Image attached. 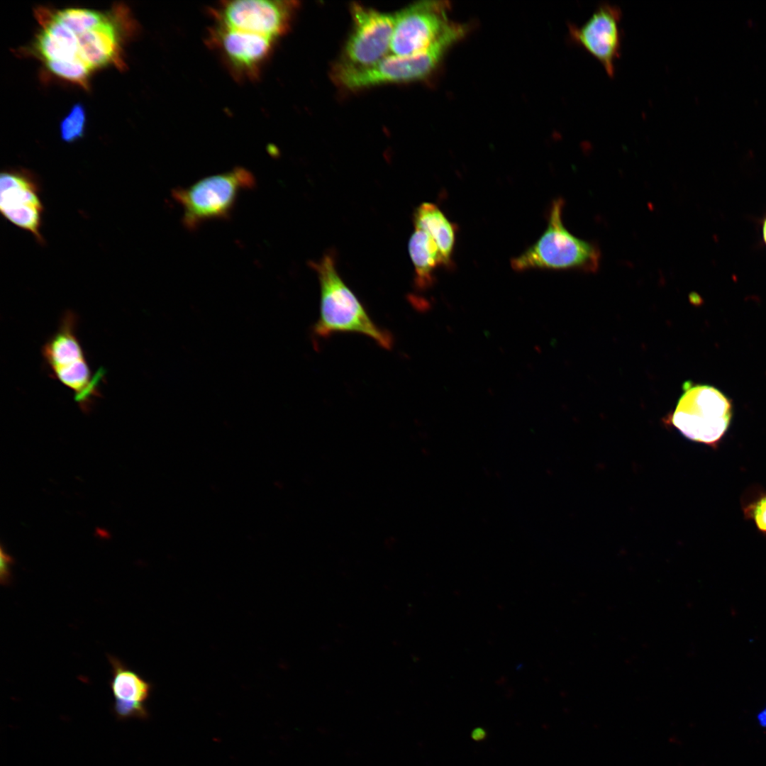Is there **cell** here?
I'll list each match as a JSON object with an SVG mask.
<instances>
[{
    "mask_svg": "<svg viewBox=\"0 0 766 766\" xmlns=\"http://www.w3.org/2000/svg\"><path fill=\"white\" fill-rule=\"evenodd\" d=\"M312 267L318 274L321 289L319 316L313 326V335L327 338L337 333H356L390 350L394 343L392 334L372 321L339 276L333 258L325 255L318 262H312Z\"/></svg>",
    "mask_w": 766,
    "mask_h": 766,
    "instance_id": "6da1fadb",
    "label": "cell"
},
{
    "mask_svg": "<svg viewBox=\"0 0 766 766\" xmlns=\"http://www.w3.org/2000/svg\"><path fill=\"white\" fill-rule=\"evenodd\" d=\"M469 28L467 24L450 21L434 43L418 54L410 56L389 54L365 67L340 63L334 68L333 79L348 90L423 79L437 68L447 51L463 38Z\"/></svg>",
    "mask_w": 766,
    "mask_h": 766,
    "instance_id": "7a4b0ae2",
    "label": "cell"
},
{
    "mask_svg": "<svg viewBox=\"0 0 766 766\" xmlns=\"http://www.w3.org/2000/svg\"><path fill=\"white\" fill-rule=\"evenodd\" d=\"M78 316L65 311L55 331L41 348V355L50 376L67 387L84 413H89L101 396L100 387L106 372L99 368L93 373L77 337Z\"/></svg>",
    "mask_w": 766,
    "mask_h": 766,
    "instance_id": "3957f363",
    "label": "cell"
},
{
    "mask_svg": "<svg viewBox=\"0 0 766 766\" xmlns=\"http://www.w3.org/2000/svg\"><path fill=\"white\" fill-rule=\"evenodd\" d=\"M564 205L562 198L552 202L545 231L533 244L511 260L515 271L543 269L596 272L599 270V248L576 237L566 228L562 221Z\"/></svg>",
    "mask_w": 766,
    "mask_h": 766,
    "instance_id": "277c9868",
    "label": "cell"
},
{
    "mask_svg": "<svg viewBox=\"0 0 766 766\" xmlns=\"http://www.w3.org/2000/svg\"><path fill=\"white\" fill-rule=\"evenodd\" d=\"M255 185V178L248 170L235 167L189 187L176 188L172 196L182 209L183 224L194 230L206 221L228 218L238 194Z\"/></svg>",
    "mask_w": 766,
    "mask_h": 766,
    "instance_id": "5b68a950",
    "label": "cell"
},
{
    "mask_svg": "<svg viewBox=\"0 0 766 766\" xmlns=\"http://www.w3.org/2000/svg\"><path fill=\"white\" fill-rule=\"evenodd\" d=\"M684 392L665 422L687 438L714 447L732 418L731 400L718 389L686 382Z\"/></svg>",
    "mask_w": 766,
    "mask_h": 766,
    "instance_id": "8992f818",
    "label": "cell"
},
{
    "mask_svg": "<svg viewBox=\"0 0 766 766\" xmlns=\"http://www.w3.org/2000/svg\"><path fill=\"white\" fill-rule=\"evenodd\" d=\"M277 40L213 23L206 43L219 57L232 77L245 82L260 78L270 59Z\"/></svg>",
    "mask_w": 766,
    "mask_h": 766,
    "instance_id": "52a82bcc",
    "label": "cell"
},
{
    "mask_svg": "<svg viewBox=\"0 0 766 766\" xmlns=\"http://www.w3.org/2000/svg\"><path fill=\"white\" fill-rule=\"evenodd\" d=\"M296 7L292 1H222L209 13L213 23L277 40L289 30Z\"/></svg>",
    "mask_w": 766,
    "mask_h": 766,
    "instance_id": "ba28073f",
    "label": "cell"
},
{
    "mask_svg": "<svg viewBox=\"0 0 766 766\" xmlns=\"http://www.w3.org/2000/svg\"><path fill=\"white\" fill-rule=\"evenodd\" d=\"M446 1L414 3L394 14L390 54L410 56L426 50L450 21Z\"/></svg>",
    "mask_w": 766,
    "mask_h": 766,
    "instance_id": "9c48e42d",
    "label": "cell"
},
{
    "mask_svg": "<svg viewBox=\"0 0 766 766\" xmlns=\"http://www.w3.org/2000/svg\"><path fill=\"white\" fill-rule=\"evenodd\" d=\"M353 29L343 50L341 64L353 67L373 65L389 55L394 14L354 4Z\"/></svg>",
    "mask_w": 766,
    "mask_h": 766,
    "instance_id": "30bf717a",
    "label": "cell"
},
{
    "mask_svg": "<svg viewBox=\"0 0 766 766\" xmlns=\"http://www.w3.org/2000/svg\"><path fill=\"white\" fill-rule=\"evenodd\" d=\"M622 12L617 6L601 4L582 26L570 25L571 40L594 57L611 77L620 57L623 33L620 27Z\"/></svg>",
    "mask_w": 766,
    "mask_h": 766,
    "instance_id": "8fae6325",
    "label": "cell"
},
{
    "mask_svg": "<svg viewBox=\"0 0 766 766\" xmlns=\"http://www.w3.org/2000/svg\"><path fill=\"white\" fill-rule=\"evenodd\" d=\"M0 209L8 221L43 241L40 229L43 208L38 182L32 173L11 170L1 174Z\"/></svg>",
    "mask_w": 766,
    "mask_h": 766,
    "instance_id": "7c38bea8",
    "label": "cell"
},
{
    "mask_svg": "<svg viewBox=\"0 0 766 766\" xmlns=\"http://www.w3.org/2000/svg\"><path fill=\"white\" fill-rule=\"evenodd\" d=\"M111 666L110 688L114 698L113 714L119 721L129 718L146 719L148 712L145 702L152 685L121 660L108 655Z\"/></svg>",
    "mask_w": 766,
    "mask_h": 766,
    "instance_id": "4fadbf2b",
    "label": "cell"
},
{
    "mask_svg": "<svg viewBox=\"0 0 766 766\" xmlns=\"http://www.w3.org/2000/svg\"><path fill=\"white\" fill-rule=\"evenodd\" d=\"M415 229L428 233L438 245L446 267L452 264L456 227L450 222L438 206L433 203L423 202L414 211Z\"/></svg>",
    "mask_w": 766,
    "mask_h": 766,
    "instance_id": "5bb4252c",
    "label": "cell"
},
{
    "mask_svg": "<svg viewBox=\"0 0 766 766\" xmlns=\"http://www.w3.org/2000/svg\"><path fill=\"white\" fill-rule=\"evenodd\" d=\"M409 251L415 269V284L425 289L433 284L434 271L446 267L435 241L423 231L415 229L409 242Z\"/></svg>",
    "mask_w": 766,
    "mask_h": 766,
    "instance_id": "9a60e30c",
    "label": "cell"
},
{
    "mask_svg": "<svg viewBox=\"0 0 766 766\" xmlns=\"http://www.w3.org/2000/svg\"><path fill=\"white\" fill-rule=\"evenodd\" d=\"M86 111L84 106L74 104L60 124V133L65 142L72 143L84 136L86 126Z\"/></svg>",
    "mask_w": 766,
    "mask_h": 766,
    "instance_id": "2e32d148",
    "label": "cell"
},
{
    "mask_svg": "<svg viewBox=\"0 0 766 766\" xmlns=\"http://www.w3.org/2000/svg\"><path fill=\"white\" fill-rule=\"evenodd\" d=\"M745 512L753 519L757 528L766 533V495L749 505Z\"/></svg>",
    "mask_w": 766,
    "mask_h": 766,
    "instance_id": "e0dca14e",
    "label": "cell"
},
{
    "mask_svg": "<svg viewBox=\"0 0 766 766\" xmlns=\"http://www.w3.org/2000/svg\"><path fill=\"white\" fill-rule=\"evenodd\" d=\"M14 563V560L11 555H10L4 549V545H1V583L3 585L9 584L11 582V566Z\"/></svg>",
    "mask_w": 766,
    "mask_h": 766,
    "instance_id": "ac0fdd59",
    "label": "cell"
},
{
    "mask_svg": "<svg viewBox=\"0 0 766 766\" xmlns=\"http://www.w3.org/2000/svg\"><path fill=\"white\" fill-rule=\"evenodd\" d=\"M487 736L485 729L479 726L476 727L471 732V738L475 741H482L486 738Z\"/></svg>",
    "mask_w": 766,
    "mask_h": 766,
    "instance_id": "d6986e66",
    "label": "cell"
},
{
    "mask_svg": "<svg viewBox=\"0 0 766 766\" xmlns=\"http://www.w3.org/2000/svg\"><path fill=\"white\" fill-rule=\"evenodd\" d=\"M757 720L761 726L766 727V707L758 714Z\"/></svg>",
    "mask_w": 766,
    "mask_h": 766,
    "instance_id": "ffe728a7",
    "label": "cell"
},
{
    "mask_svg": "<svg viewBox=\"0 0 766 766\" xmlns=\"http://www.w3.org/2000/svg\"><path fill=\"white\" fill-rule=\"evenodd\" d=\"M763 238H764L765 242L766 243V220L765 221L764 224H763Z\"/></svg>",
    "mask_w": 766,
    "mask_h": 766,
    "instance_id": "44dd1931",
    "label": "cell"
}]
</instances>
